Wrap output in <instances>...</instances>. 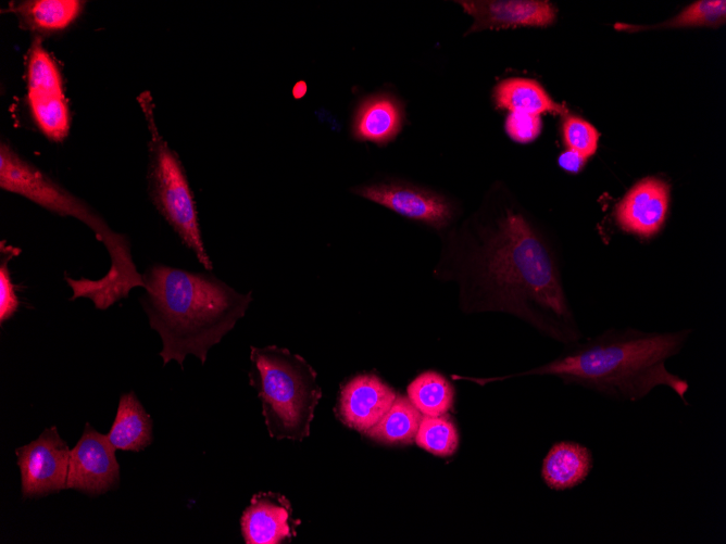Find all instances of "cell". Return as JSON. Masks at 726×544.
<instances>
[{
  "instance_id": "6da1fadb",
  "label": "cell",
  "mask_w": 726,
  "mask_h": 544,
  "mask_svg": "<svg viewBox=\"0 0 726 544\" xmlns=\"http://www.w3.org/2000/svg\"><path fill=\"white\" fill-rule=\"evenodd\" d=\"M478 238L459 269L468 309L516 316L565 345L584 338L560 257L524 213L505 206Z\"/></svg>"
},
{
  "instance_id": "d4e9b609",
  "label": "cell",
  "mask_w": 726,
  "mask_h": 544,
  "mask_svg": "<svg viewBox=\"0 0 726 544\" xmlns=\"http://www.w3.org/2000/svg\"><path fill=\"white\" fill-rule=\"evenodd\" d=\"M16 254V249L11 245L4 246L1 242L0 260V324L9 320L17 312L20 300L16 294L15 284L12 282L9 261Z\"/></svg>"
},
{
  "instance_id": "5bb4252c",
  "label": "cell",
  "mask_w": 726,
  "mask_h": 544,
  "mask_svg": "<svg viewBox=\"0 0 726 544\" xmlns=\"http://www.w3.org/2000/svg\"><path fill=\"white\" fill-rule=\"evenodd\" d=\"M473 16L467 34L484 29H501L515 26H549L554 23L556 8L541 0H486L458 1Z\"/></svg>"
},
{
  "instance_id": "d6986e66",
  "label": "cell",
  "mask_w": 726,
  "mask_h": 544,
  "mask_svg": "<svg viewBox=\"0 0 726 544\" xmlns=\"http://www.w3.org/2000/svg\"><path fill=\"white\" fill-rule=\"evenodd\" d=\"M422 417L423 415L408 396L397 395L386 414L364 434L383 444H411L415 439Z\"/></svg>"
},
{
  "instance_id": "3957f363",
  "label": "cell",
  "mask_w": 726,
  "mask_h": 544,
  "mask_svg": "<svg viewBox=\"0 0 726 544\" xmlns=\"http://www.w3.org/2000/svg\"><path fill=\"white\" fill-rule=\"evenodd\" d=\"M140 303L150 327L162 340L163 365L176 360L180 368L192 354L203 365L210 347L221 342L243 317L251 292H237L211 274L152 264L142 274Z\"/></svg>"
},
{
  "instance_id": "8992f818",
  "label": "cell",
  "mask_w": 726,
  "mask_h": 544,
  "mask_svg": "<svg viewBox=\"0 0 726 544\" xmlns=\"http://www.w3.org/2000/svg\"><path fill=\"white\" fill-rule=\"evenodd\" d=\"M150 131L148 185L153 205L206 270L213 264L204 249L193 193L177 154L160 136L148 92L139 98Z\"/></svg>"
},
{
  "instance_id": "603a6c76",
  "label": "cell",
  "mask_w": 726,
  "mask_h": 544,
  "mask_svg": "<svg viewBox=\"0 0 726 544\" xmlns=\"http://www.w3.org/2000/svg\"><path fill=\"white\" fill-rule=\"evenodd\" d=\"M414 441L417 446L436 456H450L458 447L459 435L448 417L423 416Z\"/></svg>"
},
{
  "instance_id": "cb8c5ba5",
  "label": "cell",
  "mask_w": 726,
  "mask_h": 544,
  "mask_svg": "<svg viewBox=\"0 0 726 544\" xmlns=\"http://www.w3.org/2000/svg\"><path fill=\"white\" fill-rule=\"evenodd\" d=\"M599 137V131L589 122L575 115L564 116L563 139L568 150L588 161L598 150Z\"/></svg>"
},
{
  "instance_id": "ffe728a7",
  "label": "cell",
  "mask_w": 726,
  "mask_h": 544,
  "mask_svg": "<svg viewBox=\"0 0 726 544\" xmlns=\"http://www.w3.org/2000/svg\"><path fill=\"white\" fill-rule=\"evenodd\" d=\"M83 8L84 2L77 0H33L22 2L16 12L33 29L55 31L71 25Z\"/></svg>"
},
{
  "instance_id": "7c38bea8",
  "label": "cell",
  "mask_w": 726,
  "mask_h": 544,
  "mask_svg": "<svg viewBox=\"0 0 726 544\" xmlns=\"http://www.w3.org/2000/svg\"><path fill=\"white\" fill-rule=\"evenodd\" d=\"M299 519L286 496L275 492H259L240 517V530L246 544H280L297 535Z\"/></svg>"
},
{
  "instance_id": "9c48e42d",
  "label": "cell",
  "mask_w": 726,
  "mask_h": 544,
  "mask_svg": "<svg viewBox=\"0 0 726 544\" xmlns=\"http://www.w3.org/2000/svg\"><path fill=\"white\" fill-rule=\"evenodd\" d=\"M115 448L107 434L98 432L90 423L71 450L66 489L88 495H100L118 485L120 465Z\"/></svg>"
},
{
  "instance_id": "e0dca14e",
  "label": "cell",
  "mask_w": 726,
  "mask_h": 544,
  "mask_svg": "<svg viewBox=\"0 0 726 544\" xmlns=\"http://www.w3.org/2000/svg\"><path fill=\"white\" fill-rule=\"evenodd\" d=\"M107 438L121 451L139 452L151 444L152 419L133 391L121 396Z\"/></svg>"
},
{
  "instance_id": "7a4b0ae2",
  "label": "cell",
  "mask_w": 726,
  "mask_h": 544,
  "mask_svg": "<svg viewBox=\"0 0 726 544\" xmlns=\"http://www.w3.org/2000/svg\"><path fill=\"white\" fill-rule=\"evenodd\" d=\"M691 332L690 328L677 331L609 328L567 344L559 357L541 366L477 382L484 385L511 377L554 376L566 384L630 403L642 400L658 387H666L688 405L689 383L669 371L666 362L680 353Z\"/></svg>"
},
{
  "instance_id": "4fadbf2b",
  "label": "cell",
  "mask_w": 726,
  "mask_h": 544,
  "mask_svg": "<svg viewBox=\"0 0 726 544\" xmlns=\"http://www.w3.org/2000/svg\"><path fill=\"white\" fill-rule=\"evenodd\" d=\"M397 393L373 374L358 375L342 385L338 416L349 428L365 433L390 408Z\"/></svg>"
},
{
  "instance_id": "5b68a950",
  "label": "cell",
  "mask_w": 726,
  "mask_h": 544,
  "mask_svg": "<svg viewBox=\"0 0 726 544\" xmlns=\"http://www.w3.org/2000/svg\"><path fill=\"white\" fill-rule=\"evenodd\" d=\"M249 382L262 403L271 438L302 441L310 435L322 397L313 367L287 349L251 346Z\"/></svg>"
},
{
  "instance_id": "44dd1931",
  "label": "cell",
  "mask_w": 726,
  "mask_h": 544,
  "mask_svg": "<svg viewBox=\"0 0 726 544\" xmlns=\"http://www.w3.org/2000/svg\"><path fill=\"white\" fill-rule=\"evenodd\" d=\"M408 398L423 416H442L453 404L454 391L438 372L418 375L406 389Z\"/></svg>"
},
{
  "instance_id": "ac0fdd59",
  "label": "cell",
  "mask_w": 726,
  "mask_h": 544,
  "mask_svg": "<svg viewBox=\"0 0 726 544\" xmlns=\"http://www.w3.org/2000/svg\"><path fill=\"white\" fill-rule=\"evenodd\" d=\"M498 107L510 112L539 115L546 112L567 115V109L554 102L546 90L535 80L527 78H508L499 83L493 91Z\"/></svg>"
},
{
  "instance_id": "8fae6325",
  "label": "cell",
  "mask_w": 726,
  "mask_h": 544,
  "mask_svg": "<svg viewBox=\"0 0 726 544\" xmlns=\"http://www.w3.org/2000/svg\"><path fill=\"white\" fill-rule=\"evenodd\" d=\"M352 191L403 217L437 229L447 226L452 218V206L442 195L409 184L379 182L359 186Z\"/></svg>"
},
{
  "instance_id": "9a60e30c",
  "label": "cell",
  "mask_w": 726,
  "mask_h": 544,
  "mask_svg": "<svg viewBox=\"0 0 726 544\" xmlns=\"http://www.w3.org/2000/svg\"><path fill=\"white\" fill-rule=\"evenodd\" d=\"M593 468L589 447L576 441L554 443L542 461L541 478L554 491L572 490L586 481Z\"/></svg>"
},
{
  "instance_id": "484cf974",
  "label": "cell",
  "mask_w": 726,
  "mask_h": 544,
  "mask_svg": "<svg viewBox=\"0 0 726 544\" xmlns=\"http://www.w3.org/2000/svg\"><path fill=\"white\" fill-rule=\"evenodd\" d=\"M505 130L511 139L520 143L534 141L540 134L539 115L510 112L505 119Z\"/></svg>"
},
{
  "instance_id": "4316f807",
  "label": "cell",
  "mask_w": 726,
  "mask_h": 544,
  "mask_svg": "<svg viewBox=\"0 0 726 544\" xmlns=\"http://www.w3.org/2000/svg\"><path fill=\"white\" fill-rule=\"evenodd\" d=\"M558 163L563 170L569 174H578L584 168L587 160L579 153L567 149L560 154Z\"/></svg>"
},
{
  "instance_id": "ba28073f",
  "label": "cell",
  "mask_w": 726,
  "mask_h": 544,
  "mask_svg": "<svg viewBox=\"0 0 726 544\" xmlns=\"http://www.w3.org/2000/svg\"><path fill=\"white\" fill-rule=\"evenodd\" d=\"M71 450L57 427L45 429L30 443L15 450L24 498H35L66 489Z\"/></svg>"
},
{
  "instance_id": "52a82bcc",
  "label": "cell",
  "mask_w": 726,
  "mask_h": 544,
  "mask_svg": "<svg viewBox=\"0 0 726 544\" xmlns=\"http://www.w3.org/2000/svg\"><path fill=\"white\" fill-rule=\"evenodd\" d=\"M27 98L33 118L42 134L54 142L62 141L70 129L67 102L60 71L40 39L33 42L29 51Z\"/></svg>"
},
{
  "instance_id": "2e32d148",
  "label": "cell",
  "mask_w": 726,
  "mask_h": 544,
  "mask_svg": "<svg viewBox=\"0 0 726 544\" xmlns=\"http://www.w3.org/2000/svg\"><path fill=\"white\" fill-rule=\"evenodd\" d=\"M402 119V109L395 97L388 93L374 94L358 106L352 134L360 141L385 144L398 135Z\"/></svg>"
},
{
  "instance_id": "30bf717a",
  "label": "cell",
  "mask_w": 726,
  "mask_h": 544,
  "mask_svg": "<svg viewBox=\"0 0 726 544\" xmlns=\"http://www.w3.org/2000/svg\"><path fill=\"white\" fill-rule=\"evenodd\" d=\"M671 202V186L660 177L638 180L614 210L617 226L640 239H651L663 228Z\"/></svg>"
},
{
  "instance_id": "277c9868",
  "label": "cell",
  "mask_w": 726,
  "mask_h": 544,
  "mask_svg": "<svg viewBox=\"0 0 726 544\" xmlns=\"http://www.w3.org/2000/svg\"><path fill=\"white\" fill-rule=\"evenodd\" d=\"M0 188L22 195L51 213L77 218L104 244L111 258L110 269L100 279L83 278L79 283L82 294L96 308L107 309L116 301L127 298L133 288H143L142 274L134 263L128 238L112 230L90 205L22 157L5 142L0 144Z\"/></svg>"
},
{
  "instance_id": "7402d4cb",
  "label": "cell",
  "mask_w": 726,
  "mask_h": 544,
  "mask_svg": "<svg viewBox=\"0 0 726 544\" xmlns=\"http://www.w3.org/2000/svg\"><path fill=\"white\" fill-rule=\"evenodd\" d=\"M726 21L725 0H700L689 4L676 16L656 25L615 24L617 30L638 31L646 29H665L678 27L711 26L717 27Z\"/></svg>"
}]
</instances>
